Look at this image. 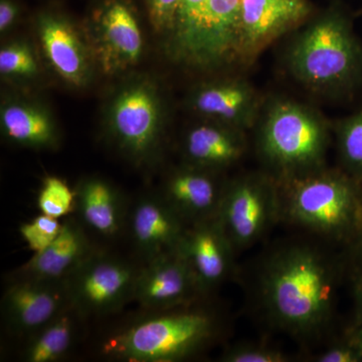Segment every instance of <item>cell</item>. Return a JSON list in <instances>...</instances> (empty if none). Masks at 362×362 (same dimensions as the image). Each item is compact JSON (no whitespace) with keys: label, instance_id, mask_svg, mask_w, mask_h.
Returning <instances> with one entry per match:
<instances>
[{"label":"cell","instance_id":"30","mask_svg":"<svg viewBox=\"0 0 362 362\" xmlns=\"http://www.w3.org/2000/svg\"><path fill=\"white\" fill-rule=\"evenodd\" d=\"M152 28L156 33L168 35L175 23L181 0H144Z\"/></svg>","mask_w":362,"mask_h":362},{"label":"cell","instance_id":"9","mask_svg":"<svg viewBox=\"0 0 362 362\" xmlns=\"http://www.w3.org/2000/svg\"><path fill=\"white\" fill-rule=\"evenodd\" d=\"M315 13L309 0H242L237 63L251 66L270 45Z\"/></svg>","mask_w":362,"mask_h":362},{"label":"cell","instance_id":"36","mask_svg":"<svg viewBox=\"0 0 362 362\" xmlns=\"http://www.w3.org/2000/svg\"><path fill=\"white\" fill-rule=\"evenodd\" d=\"M361 247L362 250V230H361Z\"/></svg>","mask_w":362,"mask_h":362},{"label":"cell","instance_id":"2","mask_svg":"<svg viewBox=\"0 0 362 362\" xmlns=\"http://www.w3.org/2000/svg\"><path fill=\"white\" fill-rule=\"evenodd\" d=\"M262 278L267 311L281 327L304 335L327 322L334 280L329 264L315 250H283L271 259Z\"/></svg>","mask_w":362,"mask_h":362},{"label":"cell","instance_id":"12","mask_svg":"<svg viewBox=\"0 0 362 362\" xmlns=\"http://www.w3.org/2000/svg\"><path fill=\"white\" fill-rule=\"evenodd\" d=\"M202 293L180 250L142 264L134 301L143 310H162L194 304Z\"/></svg>","mask_w":362,"mask_h":362},{"label":"cell","instance_id":"14","mask_svg":"<svg viewBox=\"0 0 362 362\" xmlns=\"http://www.w3.org/2000/svg\"><path fill=\"white\" fill-rule=\"evenodd\" d=\"M265 99L242 78L209 81L195 88L189 107L204 120L247 132L256 126Z\"/></svg>","mask_w":362,"mask_h":362},{"label":"cell","instance_id":"34","mask_svg":"<svg viewBox=\"0 0 362 362\" xmlns=\"http://www.w3.org/2000/svg\"><path fill=\"white\" fill-rule=\"evenodd\" d=\"M357 298H358L359 306H361L362 310V280L358 286H357Z\"/></svg>","mask_w":362,"mask_h":362},{"label":"cell","instance_id":"5","mask_svg":"<svg viewBox=\"0 0 362 362\" xmlns=\"http://www.w3.org/2000/svg\"><path fill=\"white\" fill-rule=\"evenodd\" d=\"M279 187L280 214L296 225L342 238L362 223V187L343 169L325 168L279 182Z\"/></svg>","mask_w":362,"mask_h":362},{"label":"cell","instance_id":"33","mask_svg":"<svg viewBox=\"0 0 362 362\" xmlns=\"http://www.w3.org/2000/svg\"><path fill=\"white\" fill-rule=\"evenodd\" d=\"M354 343L362 351V325L356 331V335H354Z\"/></svg>","mask_w":362,"mask_h":362},{"label":"cell","instance_id":"11","mask_svg":"<svg viewBox=\"0 0 362 362\" xmlns=\"http://www.w3.org/2000/svg\"><path fill=\"white\" fill-rule=\"evenodd\" d=\"M71 307L65 283L9 277L2 317L13 337L26 339Z\"/></svg>","mask_w":362,"mask_h":362},{"label":"cell","instance_id":"21","mask_svg":"<svg viewBox=\"0 0 362 362\" xmlns=\"http://www.w3.org/2000/svg\"><path fill=\"white\" fill-rule=\"evenodd\" d=\"M247 147L246 132L207 120L190 128L183 142L188 164L214 171L240 160Z\"/></svg>","mask_w":362,"mask_h":362},{"label":"cell","instance_id":"7","mask_svg":"<svg viewBox=\"0 0 362 362\" xmlns=\"http://www.w3.org/2000/svg\"><path fill=\"white\" fill-rule=\"evenodd\" d=\"M141 268L99 247L65 281L71 308L83 319L117 313L134 301Z\"/></svg>","mask_w":362,"mask_h":362},{"label":"cell","instance_id":"28","mask_svg":"<svg viewBox=\"0 0 362 362\" xmlns=\"http://www.w3.org/2000/svg\"><path fill=\"white\" fill-rule=\"evenodd\" d=\"M59 218L47 214H40L28 223H21L20 233L33 254L47 249L57 239L63 228Z\"/></svg>","mask_w":362,"mask_h":362},{"label":"cell","instance_id":"6","mask_svg":"<svg viewBox=\"0 0 362 362\" xmlns=\"http://www.w3.org/2000/svg\"><path fill=\"white\" fill-rule=\"evenodd\" d=\"M107 130L117 148L136 165L153 161L164 130L163 104L156 86L145 78L123 86L112 98Z\"/></svg>","mask_w":362,"mask_h":362},{"label":"cell","instance_id":"13","mask_svg":"<svg viewBox=\"0 0 362 362\" xmlns=\"http://www.w3.org/2000/svg\"><path fill=\"white\" fill-rule=\"evenodd\" d=\"M188 225L160 194H147L130 204L126 230L141 264L177 251Z\"/></svg>","mask_w":362,"mask_h":362},{"label":"cell","instance_id":"17","mask_svg":"<svg viewBox=\"0 0 362 362\" xmlns=\"http://www.w3.org/2000/svg\"><path fill=\"white\" fill-rule=\"evenodd\" d=\"M99 249L77 218L64 221L57 239L13 272L11 277L65 283L73 272Z\"/></svg>","mask_w":362,"mask_h":362},{"label":"cell","instance_id":"25","mask_svg":"<svg viewBox=\"0 0 362 362\" xmlns=\"http://www.w3.org/2000/svg\"><path fill=\"white\" fill-rule=\"evenodd\" d=\"M343 170L362 187V107L333 125Z\"/></svg>","mask_w":362,"mask_h":362},{"label":"cell","instance_id":"19","mask_svg":"<svg viewBox=\"0 0 362 362\" xmlns=\"http://www.w3.org/2000/svg\"><path fill=\"white\" fill-rule=\"evenodd\" d=\"M214 173L188 164L169 176L159 194L188 226L213 220L226 187Z\"/></svg>","mask_w":362,"mask_h":362},{"label":"cell","instance_id":"29","mask_svg":"<svg viewBox=\"0 0 362 362\" xmlns=\"http://www.w3.org/2000/svg\"><path fill=\"white\" fill-rule=\"evenodd\" d=\"M225 362H285L288 357L280 350L265 345L242 344L226 350L221 356Z\"/></svg>","mask_w":362,"mask_h":362},{"label":"cell","instance_id":"10","mask_svg":"<svg viewBox=\"0 0 362 362\" xmlns=\"http://www.w3.org/2000/svg\"><path fill=\"white\" fill-rule=\"evenodd\" d=\"M95 61L106 75H116L137 65L143 35L132 7L125 0H106L92 21Z\"/></svg>","mask_w":362,"mask_h":362},{"label":"cell","instance_id":"1","mask_svg":"<svg viewBox=\"0 0 362 362\" xmlns=\"http://www.w3.org/2000/svg\"><path fill=\"white\" fill-rule=\"evenodd\" d=\"M354 14L332 6L291 33L284 52L288 73L305 90L333 100L351 98L362 86V42Z\"/></svg>","mask_w":362,"mask_h":362},{"label":"cell","instance_id":"23","mask_svg":"<svg viewBox=\"0 0 362 362\" xmlns=\"http://www.w3.org/2000/svg\"><path fill=\"white\" fill-rule=\"evenodd\" d=\"M83 319L71 307L26 338L21 358L26 362L61 361L77 337L78 321Z\"/></svg>","mask_w":362,"mask_h":362},{"label":"cell","instance_id":"20","mask_svg":"<svg viewBox=\"0 0 362 362\" xmlns=\"http://www.w3.org/2000/svg\"><path fill=\"white\" fill-rule=\"evenodd\" d=\"M75 192L77 220L88 232L113 240L126 230L130 204L109 181L85 178Z\"/></svg>","mask_w":362,"mask_h":362},{"label":"cell","instance_id":"24","mask_svg":"<svg viewBox=\"0 0 362 362\" xmlns=\"http://www.w3.org/2000/svg\"><path fill=\"white\" fill-rule=\"evenodd\" d=\"M207 1L181 0L175 23L166 35V49L177 63L185 66L189 64Z\"/></svg>","mask_w":362,"mask_h":362},{"label":"cell","instance_id":"27","mask_svg":"<svg viewBox=\"0 0 362 362\" xmlns=\"http://www.w3.org/2000/svg\"><path fill=\"white\" fill-rule=\"evenodd\" d=\"M0 73L4 77L30 78L39 74V64L32 47L14 42L0 51Z\"/></svg>","mask_w":362,"mask_h":362},{"label":"cell","instance_id":"4","mask_svg":"<svg viewBox=\"0 0 362 362\" xmlns=\"http://www.w3.org/2000/svg\"><path fill=\"white\" fill-rule=\"evenodd\" d=\"M213 312L194 304L144 310L105 340V356L131 362H175L194 356L218 334Z\"/></svg>","mask_w":362,"mask_h":362},{"label":"cell","instance_id":"18","mask_svg":"<svg viewBox=\"0 0 362 362\" xmlns=\"http://www.w3.org/2000/svg\"><path fill=\"white\" fill-rule=\"evenodd\" d=\"M178 250L204 295L221 285L232 271L235 249L216 218L188 226Z\"/></svg>","mask_w":362,"mask_h":362},{"label":"cell","instance_id":"26","mask_svg":"<svg viewBox=\"0 0 362 362\" xmlns=\"http://www.w3.org/2000/svg\"><path fill=\"white\" fill-rule=\"evenodd\" d=\"M40 213L62 218L75 213L76 192L57 176H47L42 181L37 199Z\"/></svg>","mask_w":362,"mask_h":362},{"label":"cell","instance_id":"16","mask_svg":"<svg viewBox=\"0 0 362 362\" xmlns=\"http://www.w3.org/2000/svg\"><path fill=\"white\" fill-rule=\"evenodd\" d=\"M240 1H207L187 66L207 71L237 63Z\"/></svg>","mask_w":362,"mask_h":362},{"label":"cell","instance_id":"35","mask_svg":"<svg viewBox=\"0 0 362 362\" xmlns=\"http://www.w3.org/2000/svg\"><path fill=\"white\" fill-rule=\"evenodd\" d=\"M358 16H362V8L357 11L356 13H354V18H358Z\"/></svg>","mask_w":362,"mask_h":362},{"label":"cell","instance_id":"32","mask_svg":"<svg viewBox=\"0 0 362 362\" xmlns=\"http://www.w3.org/2000/svg\"><path fill=\"white\" fill-rule=\"evenodd\" d=\"M18 16V7L13 0L0 1V32H6L16 23Z\"/></svg>","mask_w":362,"mask_h":362},{"label":"cell","instance_id":"22","mask_svg":"<svg viewBox=\"0 0 362 362\" xmlns=\"http://www.w3.org/2000/svg\"><path fill=\"white\" fill-rule=\"evenodd\" d=\"M2 132L9 141L35 149H52L59 132L52 117L42 107L13 101L4 105L0 114Z\"/></svg>","mask_w":362,"mask_h":362},{"label":"cell","instance_id":"3","mask_svg":"<svg viewBox=\"0 0 362 362\" xmlns=\"http://www.w3.org/2000/svg\"><path fill=\"white\" fill-rule=\"evenodd\" d=\"M255 127L259 156L279 182L326 168L333 126L310 105L268 98Z\"/></svg>","mask_w":362,"mask_h":362},{"label":"cell","instance_id":"15","mask_svg":"<svg viewBox=\"0 0 362 362\" xmlns=\"http://www.w3.org/2000/svg\"><path fill=\"white\" fill-rule=\"evenodd\" d=\"M37 30L42 51L54 73L73 87L89 84L94 54L77 26L61 14L45 13L37 18Z\"/></svg>","mask_w":362,"mask_h":362},{"label":"cell","instance_id":"31","mask_svg":"<svg viewBox=\"0 0 362 362\" xmlns=\"http://www.w3.org/2000/svg\"><path fill=\"white\" fill-rule=\"evenodd\" d=\"M319 362H358L362 361V351L354 344L337 345L326 350L316 359Z\"/></svg>","mask_w":362,"mask_h":362},{"label":"cell","instance_id":"8","mask_svg":"<svg viewBox=\"0 0 362 362\" xmlns=\"http://www.w3.org/2000/svg\"><path fill=\"white\" fill-rule=\"evenodd\" d=\"M280 214V187L271 175L250 173L226 183L216 220L233 249L259 239Z\"/></svg>","mask_w":362,"mask_h":362}]
</instances>
